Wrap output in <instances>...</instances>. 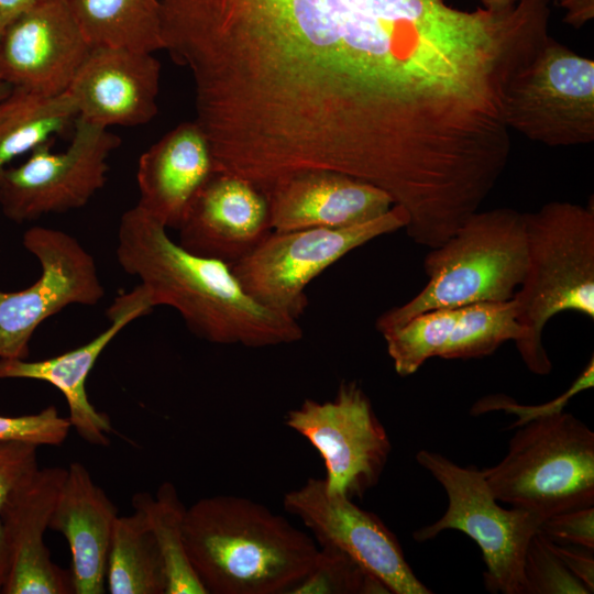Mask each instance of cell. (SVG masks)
Masks as SVG:
<instances>
[{"mask_svg":"<svg viewBox=\"0 0 594 594\" xmlns=\"http://www.w3.org/2000/svg\"><path fill=\"white\" fill-rule=\"evenodd\" d=\"M106 584L111 594H166L164 561L150 524L139 509L116 520Z\"/></svg>","mask_w":594,"mask_h":594,"instance_id":"603a6c76","label":"cell"},{"mask_svg":"<svg viewBox=\"0 0 594 594\" xmlns=\"http://www.w3.org/2000/svg\"><path fill=\"white\" fill-rule=\"evenodd\" d=\"M67 92L46 96L22 87H10L0 99V182L19 156L54 141L77 118Z\"/></svg>","mask_w":594,"mask_h":594,"instance_id":"44dd1931","label":"cell"},{"mask_svg":"<svg viewBox=\"0 0 594 594\" xmlns=\"http://www.w3.org/2000/svg\"><path fill=\"white\" fill-rule=\"evenodd\" d=\"M1 34H2V29H1V25H0V37H1Z\"/></svg>","mask_w":594,"mask_h":594,"instance_id":"74e56055","label":"cell"},{"mask_svg":"<svg viewBox=\"0 0 594 594\" xmlns=\"http://www.w3.org/2000/svg\"><path fill=\"white\" fill-rule=\"evenodd\" d=\"M407 224L406 211L394 205L385 215L353 227L271 231L231 268L254 299L298 320L308 306L306 288L312 279L349 252Z\"/></svg>","mask_w":594,"mask_h":594,"instance_id":"ba28073f","label":"cell"},{"mask_svg":"<svg viewBox=\"0 0 594 594\" xmlns=\"http://www.w3.org/2000/svg\"><path fill=\"white\" fill-rule=\"evenodd\" d=\"M44 0H0V25L3 29L24 11Z\"/></svg>","mask_w":594,"mask_h":594,"instance_id":"e575fe53","label":"cell"},{"mask_svg":"<svg viewBox=\"0 0 594 594\" xmlns=\"http://www.w3.org/2000/svg\"><path fill=\"white\" fill-rule=\"evenodd\" d=\"M527 266L514 296L522 338L515 343L535 374L552 369L542 344L549 320L562 311L594 319V207L550 201L525 213Z\"/></svg>","mask_w":594,"mask_h":594,"instance_id":"3957f363","label":"cell"},{"mask_svg":"<svg viewBox=\"0 0 594 594\" xmlns=\"http://www.w3.org/2000/svg\"><path fill=\"white\" fill-rule=\"evenodd\" d=\"M177 230L185 250L230 266L273 231L265 196L249 182L218 172L197 193Z\"/></svg>","mask_w":594,"mask_h":594,"instance_id":"2e32d148","label":"cell"},{"mask_svg":"<svg viewBox=\"0 0 594 594\" xmlns=\"http://www.w3.org/2000/svg\"><path fill=\"white\" fill-rule=\"evenodd\" d=\"M289 594H389L387 588L345 553L319 547L309 573Z\"/></svg>","mask_w":594,"mask_h":594,"instance_id":"4316f807","label":"cell"},{"mask_svg":"<svg viewBox=\"0 0 594 594\" xmlns=\"http://www.w3.org/2000/svg\"><path fill=\"white\" fill-rule=\"evenodd\" d=\"M547 537V536H546ZM548 538V537H547ZM548 543L554 554L566 569L581 580L592 592L594 590V559L593 550L576 549L563 546L548 538Z\"/></svg>","mask_w":594,"mask_h":594,"instance_id":"d6a6232c","label":"cell"},{"mask_svg":"<svg viewBox=\"0 0 594 594\" xmlns=\"http://www.w3.org/2000/svg\"><path fill=\"white\" fill-rule=\"evenodd\" d=\"M91 47L164 48L160 0H64Z\"/></svg>","mask_w":594,"mask_h":594,"instance_id":"7402d4cb","label":"cell"},{"mask_svg":"<svg viewBox=\"0 0 594 594\" xmlns=\"http://www.w3.org/2000/svg\"><path fill=\"white\" fill-rule=\"evenodd\" d=\"M286 512L298 517L318 547L337 549L377 579L389 594L432 593L414 573L396 536L374 513L327 490L323 479H308L287 492Z\"/></svg>","mask_w":594,"mask_h":594,"instance_id":"7c38bea8","label":"cell"},{"mask_svg":"<svg viewBox=\"0 0 594 594\" xmlns=\"http://www.w3.org/2000/svg\"><path fill=\"white\" fill-rule=\"evenodd\" d=\"M517 428L504 459L482 470L494 497L542 520L593 506L594 432L564 411Z\"/></svg>","mask_w":594,"mask_h":594,"instance_id":"5b68a950","label":"cell"},{"mask_svg":"<svg viewBox=\"0 0 594 594\" xmlns=\"http://www.w3.org/2000/svg\"><path fill=\"white\" fill-rule=\"evenodd\" d=\"M132 506L145 515L156 539L165 565L166 594H207L187 556L183 530L186 507L174 484L162 483L155 497L135 493Z\"/></svg>","mask_w":594,"mask_h":594,"instance_id":"cb8c5ba5","label":"cell"},{"mask_svg":"<svg viewBox=\"0 0 594 594\" xmlns=\"http://www.w3.org/2000/svg\"><path fill=\"white\" fill-rule=\"evenodd\" d=\"M118 509L90 473L73 462L58 493L48 528L64 535L72 552L75 594H103Z\"/></svg>","mask_w":594,"mask_h":594,"instance_id":"ffe728a7","label":"cell"},{"mask_svg":"<svg viewBox=\"0 0 594 594\" xmlns=\"http://www.w3.org/2000/svg\"><path fill=\"white\" fill-rule=\"evenodd\" d=\"M522 327L515 299L480 301L458 308V317L439 355L441 359H474L492 354L507 341L517 343Z\"/></svg>","mask_w":594,"mask_h":594,"instance_id":"d4e9b609","label":"cell"},{"mask_svg":"<svg viewBox=\"0 0 594 594\" xmlns=\"http://www.w3.org/2000/svg\"><path fill=\"white\" fill-rule=\"evenodd\" d=\"M566 8L568 14L564 21L575 28H580L593 18L594 0H558Z\"/></svg>","mask_w":594,"mask_h":594,"instance_id":"836d02e7","label":"cell"},{"mask_svg":"<svg viewBox=\"0 0 594 594\" xmlns=\"http://www.w3.org/2000/svg\"><path fill=\"white\" fill-rule=\"evenodd\" d=\"M90 51L64 0H44L3 29L0 79L46 96L62 95Z\"/></svg>","mask_w":594,"mask_h":594,"instance_id":"4fadbf2b","label":"cell"},{"mask_svg":"<svg viewBox=\"0 0 594 594\" xmlns=\"http://www.w3.org/2000/svg\"><path fill=\"white\" fill-rule=\"evenodd\" d=\"M594 384V360L593 356L583 369L582 373L574 380L571 386L554 399L532 406L516 403L505 395H491L476 402L472 409V415H481L493 410H504L517 417L512 428L520 427L535 419L548 417L563 411L566 404L579 393L593 387Z\"/></svg>","mask_w":594,"mask_h":594,"instance_id":"f1b7e54d","label":"cell"},{"mask_svg":"<svg viewBox=\"0 0 594 594\" xmlns=\"http://www.w3.org/2000/svg\"><path fill=\"white\" fill-rule=\"evenodd\" d=\"M52 144L38 145L25 162L4 172L0 208L9 220L34 221L86 206L105 186L108 158L121 140L109 129L77 117L68 147L55 153Z\"/></svg>","mask_w":594,"mask_h":594,"instance_id":"9c48e42d","label":"cell"},{"mask_svg":"<svg viewBox=\"0 0 594 594\" xmlns=\"http://www.w3.org/2000/svg\"><path fill=\"white\" fill-rule=\"evenodd\" d=\"M285 425L319 452L328 491L361 498L378 483L392 444L356 382H342L331 400L305 399L286 414Z\"/></svg>","mask_w":594,"mask_h":594,"instance_id":"30bf717a","label":"cell"},{"mask_svg":"<svg viewBox=\"0 0 594 594\" xmlns=\"http://www.w3.org/2000/svg\"><path fill=\"white\" fill-rule=\"evenodd\" d=\"M539 531L553 541L594 550V507L556 514L542 521Z\"/></svg>","mask_w":594,"mask_h":594,"instance_id":"1f68e13d","label":"cell"},{"mask_svg":"<svg viewBox=\"0 0 594 594\" xmlns=\"http://www.w3.org/2000/svg\"><path fill=\"white\" fill-rule=\"evenodd\" d=\"M553 1H554V3L557 4L558 0H553Z\"/></svg>","mask_w":594,"mask_h":594,"instance_id":"f35d334b","label":"cell"},{"mask_svg":"<svg viewBox=\"0 0 594 594\" xmlns=\"http://www.w3.org/2000/svg\"><path fill=\"white\" fill-rule=\"evenodd\" d=\"M526 594L593 593L554 554L539 530L531 537L524 560Z\"/></svg>","mask_w":594,"mask_h":594,"instance_id":"83f0119b","label":"cell"},{"mask_svg":"<svg viewBox=\"0 0 594 594\" xmlns=\"http://www.w3.org/2000/svg\"><path fill=\"white\" fill-rule=\"evenodd\" d=\"M37 447L26 442H0V591L8 572L2 512L12 491L38 468Z\"/></svg>","mask_w":594,"mask_h":594,"instance_id":"4dcf8cb0","label":"cell"},{"mask_svg":"<svg viewBox=\"0 0 594 594\" xmlns=\"http://www.w3.org/2000/svg\"><path fill=\"white\" fill-rule=\"evenodd\" d=\"M184 540L207 594H289L312 569V537L252 499L217 495L186 508Z\"/></svg>","mask_w":594,"mask_h":594,"instance_id":"7a4b0ae2","label":"cell"},{"mask_svg":"<svg viewBox=\"0 0 594 594\" xmlns=\"http://www.w3.org/2000/svg\"><path fill=\"white\" fill-rule=\"evenodd\" d=\"M264 196L273 231L353 227L385 215L394 206L381 188L329 170L293 175Z\"/></svg>","mask_w":594,"mask_h":594,"instance_id":"ac0fdd59","label":"cell"},{"mask_svg":"<svg viewBox=\"0 0 594 594\" xmlns=\"http://www.w3.org/2000/svg\"><path fill=\"white\" fill-rule=\"evenodd\" d=\"M154 308L146 289L139 284L129 293L116 297L107 310L109 327L86 344L54 358L28 361L0 359V380L28 378L46 382L64 396L72 427L85 441L109 446L113 432L110 418L89 402L86 381L99 355L133 320Z\"/></svg>","mask_w":594,"mask_h":594,"instance_id":"e0dca14e","label":"cell"},{"mask_svg":"<svg viewBox=\"0 0 594 594\" xmlns=\"http://www.w3.org/2000/svg\"><path fill=\"white\" fill-rule=\"evenodd\" d=\"M527 266L525 213L499 207L475 211L424 258L425 287L376 320L383 334L433 309L513 299Z\"/></svg>","mask_w":594,"mask_h":594,"instance_id":"277c9868","label":"cell"},{"mask_svg":"<svg viewBox=\"0 0 594 594\" xmlns=\"http://www.w3.org/2000/svg\"><path fill=\"white\" fill-rule=\"evenodd\" d=\"M67 473L66 468H37L12 491L2 512L8 572L2 594H72V570L51 559L44 532Z\"/></svg>","mask_w":594,"mask_h":594,"instance_id":"5bb4252c","label":"cell"},{"mask_svg":"<svg viewBox=\"0 0 594 594\" xmlns=\"http://www.w3.org/2000/svg\"><path fill=\"white\" fill-rule=\"evenodd\" d=\"M485 9L499 11L515 6L521 0H481Z\"/></svg>","mask_w":594,"mask_h":594,"instance_id":"d590c367","label":"cell"},{"mask_svg":"<svg viewBox=\"0 0 594 594\" xmlns=\"http://www.w3.org/2000/svg\"><path fill=\"white\" fill-rule=\"evenodd\" d=\"M41 275L28 288L0 290V359L26 360L36 328L65 307L97 305L105 296L92 255L73 235L35 226L22 238Z\"/></svg>","mask_w":594,"mask_h":594,"instance_id":"8fae6325","label":"cell"},{"mask_svg":"<svg viewBox=\"0 0 594 594\" xmlns=\"http://www.w3.org/2000/svg\"><path fill=\"white\" fill-rule=\"evenodd\" d=\"M416 460L442 485L448 507L437 521L415 531L414 538L426 541L443 530L462 531L482 551L486 564L484 583L488 591L526 594L525 554L543 520L521 508L499 506L482 471L474 466L458 465L428 450H420Z\"/></svg>","mask_w":594,"mask_h":594,"instance_id":"8992f818","label":"cell"},{"mask_svg":"<svg viewBox=\"0 0 594 594\" xmlns=\"http://www.w3.org/2000/svg\"><path fill=\"white\" fill-rule=\"evenodd\" d=\"M166 230L138 205L121 216L118 228V263L140 279L154 307L176 309L211 343L264 348L302 338L298 320L254 299L229 264L190 253Z\"/></svg>","mask_w":594,"mask_h":594,"instance_id":"6da1fadb","label":"cell"},{"mask_svg":"<svg viewBox=\"0 0 594 594\" xmlns=\"http://www.w3.org/2000/svg\"><path fill=\"white\" fill-rule=\"evenodd\" d=\"M161 63L154 53L91 47L67 94L77 117L109 129L138 127L157 113Z\"/></svg>","mask_w":594,"mask_h":594,"instance_id":"9a60e30c","label":"cell"},{"mask_svg":"<svg viewBox=\"0 0 594 594\" xmlns=\"http://www.w3.org/2000/svg\"><path fill=\"white\" fill-rule=\"evenodd\" d=\"M215 173L210 147L195 121L167 132L139 158L136 204L166 229H178L197 193Z\"/></svg>","mask_w":594,"mask_h":594,"instance_id":"d6986e66","label":"cell"},{"mask_svg":"<svg viewBox=\"0 0 594 594\" xmlns=\"http://www.w3.org/2000/svg\"><path fill=\"white\" fill-rule=\"evenodd\" d=\"M458 317L457 309L421 312L382 336L396 373L409 376L422 364L440 355Z\"/></svg>","mask_w":594,"mask_h":594,"instance_id":"484cf974","label":"cell"},{"mask_svg":"<svg viewBox=\"0 0 594 594\" xmlns=\"http://www.w3.org/2000/svg\"><path fill=\"white\" fill-rule=\"evenodd\" d=\"M70 427L68 417L59 416L53 405L36 414L0 416V442L20 441L36 447L59 446L66 440Z\"/></svg>","mask_w":594,"mask_h":594,"instance_id":"f546056e","label":"cell"},{"mask_svg":"<svg viewBox=\"0 0 594 594\" xmlns=\"http://www.w3.org/2000/svg\"><path fill=\"white\" fill-rule=\"evenodd\" d=\"M503 116L509 129L549 146L594 140V62L549 34L507 84Z\"/></svg>","mask_w":594,"mask_h":594,"instance_id":"52a82bcc","label":"cell"},{"mask_svg":"<svg viewBox=\"0 0 594 594\" xmlns=\"http://www.w3.org/2000/svg\"><path fill=\"white\" fill-rule=\"evenodd\" d=\"M11 86L0 79V99L9 91Z\"/></svg>","mask_w":594,"mask_h":594,"instance_id":"8d00e7d4","label":"cell"}]
</instances>
